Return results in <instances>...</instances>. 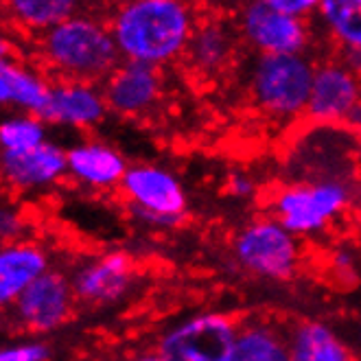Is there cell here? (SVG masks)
<instances>
[{"instance_id": "6da1fadb", "label": "cell", "mask_w": 361, "mask_h": 361, "mask_svg": "<svg viewBox=\"0 0 361 361\" xmlns=\"http://www.w3.org/2000/svg\"><path fill=\"white\" fill-rule=\"evenodd\" d=\"M105 20L123 61L156 68L184 57L197 27L188 0H118Z\"/></svg>"}, {"instance_id": "7a4b0ae2", "label": "cell", "mask_w": 361, "mask_h": 361, "mask_svg": "<svg viewBox=\"0 0 361 361\" xmlns=\"http://www.w3.org/2000/svg\"><path fill=\"white\" fill-rule=\"evenodd\" d=\"M37 61L53 79L103 83L123 61L108 20L79 11L35 39Z\"/></svg>"}, {"instance_id": "3957f363", "label": "cell", "mask_w": 361, "mask_h": 361, "mask_svg": "<svg viewBox=\"0 0 361 361\" xmlns=\"http://www.w3.org/2000/svg\"><path fill=\"white\" fill-rule=\"evenodd\" d=\"M317 63L305 53L259 55L247 75V94L263 116L305 118Z\"/></svg>"}, {"instance_id": "277c9868", "label": "cell", "mask_w": 361, "mask_h": 361, "mask_svg": "<svg viewBox=\"0 0 361 361\" xmlns=\"http://www.w3.org/2000/svg\"><path fill=\"white\" fill-rule=\"evenodd\" d=\"M353 190L348 182H289L276 188L267 210L274 221L295 237L324 232L350 208Z\"/></svg>"}, {"instance_id": "5b68a950", "label": "cell", "mask_w": 361, "mask_h": 361, "mask_svg": "<svg viewBox=\"0 0 361 361\" xmlns=\"http://www.w3.org/2000/svg\"><path fill=\"white\" fill-rule=\"evenodd\" d=\"M232 257L239 267L267 281H291L302 263L300 237L271 217L254 219L232 239Z\"/></svg>"}, {"instance_id": "8992f818", "label": "cell", "mask_w": 361, "mask_h": 361, "mask_svg": "<svg viewBox=\"0 0 361 361\" xmlns=\"http://www.w3.org/2000/svg\"><path fill=\"white\" fill-rule=\"evenodd\" d=\"M241 317L230 313H197L171 326L158 342L164 361H230Z\"/></svg>"}, {"instance_id": "52a82bcc", "label": "cell", "mask_w": 361, "mask_h": 361, "mask_svg": "<svg viewBox=\"0 0 361 361\" xmlns=\"http://www.w3.org/2000/svg\"><path fill=\"white\" fill-rule=\"evenodd\" d=\"M359 138L361 136L344 125L309 123V130L298 138L291 152V164L305 169L293 182H346Z\"/></svg>"}, {"instance_id": "ba28073f", "label": "cell", "mask_w": 361, "mask_h": 361, "mask_svg": "<svg viewBox=\"0 0 361 361\" xmlns=\"http://www.w3.org/2000/svg\"><path fill=\"white\" fill-rule=\"evenodd\" d=\"M118 188L132 204L136 217L147 224L171 228L186 215V193L180 180L166 169L152 164L130 166Z\"/></svg>"}, {"instance_id": "9c48e42d", "label": "cell", "mask_w": 361, "mask_h": 361, "mask_svg": "<svg viewBox=\"0 0 361 361\" xmlns=\"http://www.w3.org/2000/svg\"><path fill=\"white\" fill-rule=\"evenodd\" d=\"M239 27L241 37L259 55L305 53L311 37L305 20L274 9L265 0H250L243 5Z\"/></svg>"}, {"instance_id": "30bf717a", "label": "cell", "mask_w": 361, "mask_h": 361, "mask_svg": "<svg viewBox=\"0 0 361 361\" xmlns=\"http://www.w3.org/2000/svg\"><path fill=\"white\" fill-rule=\"evenodd\" d=\"M73 283L59 271H47L33 281L11 305L13 322L31 333H47L68 320L75 307Z\"/></svg>"}, {"instance_id": "8fae6325", "label": "cell", "mask_w": 361, "mask_h": 361, "mask_svg": "<svg viewBox=\"0 0 361 361\" xmlns=\"http://www.w3.org/2000/svg\"><path fill=\"white\" fill-rule=\"evenodd\" d=\"M361 103V79L342 59H329L315 66L313 88L305 112L307 123L344 125Z\"/></svg>"}, {"instance_id": "7c38bea8", "label": "cell", "mask_w": 361, "mask_h": 361, "mask_svg": "<svg viewBox=\"0 0 361 361\" xmlns=\"http://www.w3.org/2000/svg\"><path fill=\"white\" fill-rule=\"evenodd\" d=\"M103 97L108 110L121 116L149 114L162 97L160 68L138 61H121L116 71L103 81Z\"/></svg>"}, {"instance_id": "4fadbf2b", "label": "cell", "mask_w": 361, "mask_h": 361, "mask_svg": "<svg viewBox=\"0 0 361 361\" xmlns=\"http://www.w3.org/2000/svg\"><path fill=\"white\" fill-rule=\"evenodd\" d=\"M103 90L97 83L71 81V79H51L49 94L42 112L37 114L44 123L66 125V127H94L108 114Z\"/></svg>"}, {"instance_id": "5bb4252c", "label": "cell", "mask_w": 361, "mask_h": 361, "mask_svg": "<svg viewBox=\"0 0 361 361\" xmlns=\"http://www.w3.org/2000/svg\"><path fill=\"white\" fill-rule=\"evenodd\" d=\"M75 295L90 305L116 302L134 283V261L123 252H112L99 257L75 274L71 281Z\"/></svg>"}, {"instance_id": "9a60e30c", "label": "cell", "mask_w": 361, "mask_h": 361, "mask_svg": "<svg viewBox=\"0 0 361 361\" xmlns=\"http://www.w3.org/2000/svg\"><path fill=\"white\" fill-rule=\"evenodd\" d=\"M66 173V152L49 140L29 152H0V178L16 190L47 186Z\"/></svg>"}, {"instance_id": "2e32d148", "label": "cell", "mask_w": 361, "mask_h": 361, "mask_svg": "<svg viewBox=\"0 0 361 361\" xmlns=\"http://www.w3.org/2000/svg\"><path fill=\"white\" fill-rule=\"evenodd\" d=\"M230 361H289V324L269 315L241 317Z\"/></svg>"}, {"instance_id": "e0dca14e", "label": "cell", "mask_w": 361, "mask_h": 361, "mask_svg": "<svg viewBox=\"0 0 361 361\" xmlns=\"http://www.w3.org/2000/svg\"><path fill=\"white\" fill-rule=\"evenodd\" d=\"M68 173L86 186L94 188H114L121 186L127 162L125 158L105 142H81L66 152Z\"/></svg>"}, {"instance_id": "ac0fdd59", "label": "cell", "mask_w": 361, "mask_h": 361, "mask_svg": "<svg viewBox=\"0 0 361 361\" xmlns=\"http://www.w3.org/2000/svg\"><path fill=\"white\" fill-rule=\"evenodd\" d=\"M235 53L237 35L219 20H206V23H197L190 35L184 59L188 61L190 71L200 73L202 77H210L224 73Z\"/></svg>"}, {"instance_id": "d6986e66", "label": "cell", "mask_w": 361, "mask_h": 361, "mask_svg": "<svg viewBox=\"0 0 361 361\" xmlns=\"http://www.w3.org/2000/svg\"><path fill=\"white\" fill-rule=\"evenodd\" d=\"M86 9V0H5L0 13L16 31L37 39L63 20Z\"/></svg>"}, {"instance_id": "ffe728a7", "label": "cell", "mask_w": 361, "mask_h": 361, "mask_svg": "<svg viewBox=\"0 0 361 361\" xmlns=\"http://www.w3.org/2000/svg\"><path fill=\"white\" fill-rule=\"evenodd\" d=\"M49 271L47 252L33 243L0 247V307L13 305L33 281Z\"/></svg>"}, {"instance_id": "44dd1931", "label": "cell", "mask_w": 361, "mask_h": 361, "mask_svg": "<svg viewBox=\"0 0 361 361\" xmlns=\"http://www.w3.org/2000/svg\"><path fill=\"white\" fill-rule=\"evenodd\" d=\"M289 361H357L337 333L317 320L289 322Z\"/></svg>"}, {"instance_id": "7402d4cb", "label": "cell", "mask_w": 361, "mask_h": 361, "mask_svg": "<svg viewBox=\"0 0 361 361\" xmlns=\"http://www.w3.org/2000/svg\"><path fill=\"white\" fill-rule=\"evenodd\" d=\"M49 81L18 59H0V108L13 105L25 114H39L47 103Z\"/></svg>"}, {"instance_id": "603a6c76", "label": "cell", "mask_w": 361, "mask_h": 361, "mask_svg": "<svg viewBox=\"0 0 361 361\" xmlns=\"http://www.w3.org/2000/svg\"><path fill=\"white\" fill-rule=\"evenodd\" d=\"M317 18L339 53L361 51V0H322Z\"/></svg>"}, {"instance_id": "cb8c5ba5", "label": "cell", "mask_w": 361, "mask_h": 361, "mask_svg": "<svg viewBox=\"0 0 361 361\" xmlns=\"http://www.w3.org/2000/svg\"><path fill=\"white\" fill-rule=\"evenodd\" d=\"M47 142L44 121L35 114H20L0 121V152H29Z\"/></svg>"}, {"instance_id": "d4e9b609", "label": "cell", "mask_w": 361, "mask_h": 361, "mask_svg": "<svg viewBox=\"0 0 361 361\" xmlns=\"http://www.w3.org/2000/svg\"><path fill=\"white\" fill-rule=\"evenodd\" d=\"M27 217L25 210L7 193L0 190V243L13 245L27 232Z\"/></svg>"}, {"instance_id": "484cf974", "label": "cell", "mask_w": 361, "mask_h": 361, "mask_svg": "<svg viewBox=\"0 0 361 361\" xmlns=\"http://www.w3.org/2000/svg\"><path fill=\"white\" fill-rule=\"evenodd\" d=\"M265 3L287 16L305 20V18L317 13V7H320L322 0H265Z\"/></svg>"}, {"instance_id": "4316f807", "label": "cell", "mask_w": 361, "mask_h": 361, "mask_svg": "<svg viewBox=\"0 0 361 361\" xmlns=\"http://www.w3.org/2000/svg\"><path fill=\"white\" fill-rule=\"evenodd\" d=\"M49 348L44 344H27L0 350V361H47Z\"/></svg>"}, {"instance_id": "83f0119b", "label": "cell", "mask_w": 361, "mask_h": 361, "mask_svg": "<svg viewBox=\"0 0 361 361\" xmlns=\"http://www.w3.org/2000/svg\"><path fill=\"white\" fill-rule=\"evenodd\" d=\"M228 188H230V193L237 195V197H247L254 193V184L245 176H232L228 182Z\"/></svg>"}, {"instance_id": "f1b7e54d", "label": "cell", "mask_w": 361, "mask_h": 361, "mask_svg": "<svg viewBox=\"0 0 361 361\" xmlns=\"http://www.w3.org/2000/svg\"><path fill=\"white\" fill-rule=\"evenodd\" d=\"M0 59H16V44L3 27H0Z\"/></svg>"}, {"instance_id": "f546056e", "label": "cell", "mask_w": 361, "mask_h": 361, "mask_svg": "<svg viewBox=\"0 0 361 361\" xmlns=\"http://www.w3.org/2000/svg\"><path fill=\"white\" fill-rule=\"evenodd\" d=\"M132 361H164L156 350L154 353H142V355H138V357H134Z\"/></svg>"}, {"instance_id": "4dcf8cb0", "label": "cell", "mask_w": 361, "mask_h": 361, "mask_svg": "<svg viewBox=\"0 0 361 361\" xmlns=\"http://www.w3.org/2000/svg\"><path fill=\"white\" fill-rule=\"evenodd\" d=\"M3 3H5V0H0V9H3Z\"/></svg>"}]
</instances>
